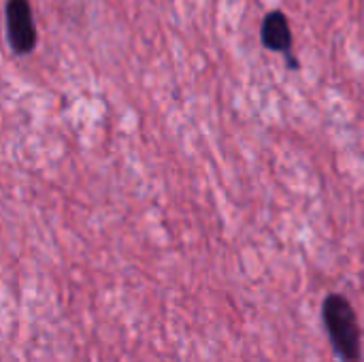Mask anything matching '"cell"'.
<instances>
[{
    "label": "cell",
    "mask_w": 364,
    "mask_h": 362,
    "mask_svg": "<svg viewBox=\"0 0 364 362\" xmlns=\"http://www.w3.org/2000/svg\"><path fill=\"white\" fill-rule=\"evenodd\" d=\"M260 38L269 51L288 55L292 51V28L288 15L284 11H269L262 19Z\"/></svg>",
    "instance_id": "3957f363"
},
{
    "label": "cell",
    "mask_w": 364,
    "mask_h": 362,
    "mask_svg": "<svg viewBox=\"0 0 364 362\" xmlns=\"http://www.w3.org/2000/svg\"><path fill=\"white\" fill-rule=\"evenodd\" d=\"M322 322L341 362H363V335L358 316L343 294H328L322 303Z\"/></svg>",
    "instance_id": "6da1fadb"
},
{
    "label": "cell",
    "mask_w": 364,
    "mask_h": 362,
    "mask_svg": "<svg viewBox=\"0 0 364 362\" xmlns=\"http://www.w3.org/2000/svg\"><path fill=\"white\" fill-rule=\"evenodd\" d=\"M6 41L17 55H28L36 47V23L28 0H6Z\"/></svg>",
    "instance_id": "7a4b0ae2"
}]
</instances>
